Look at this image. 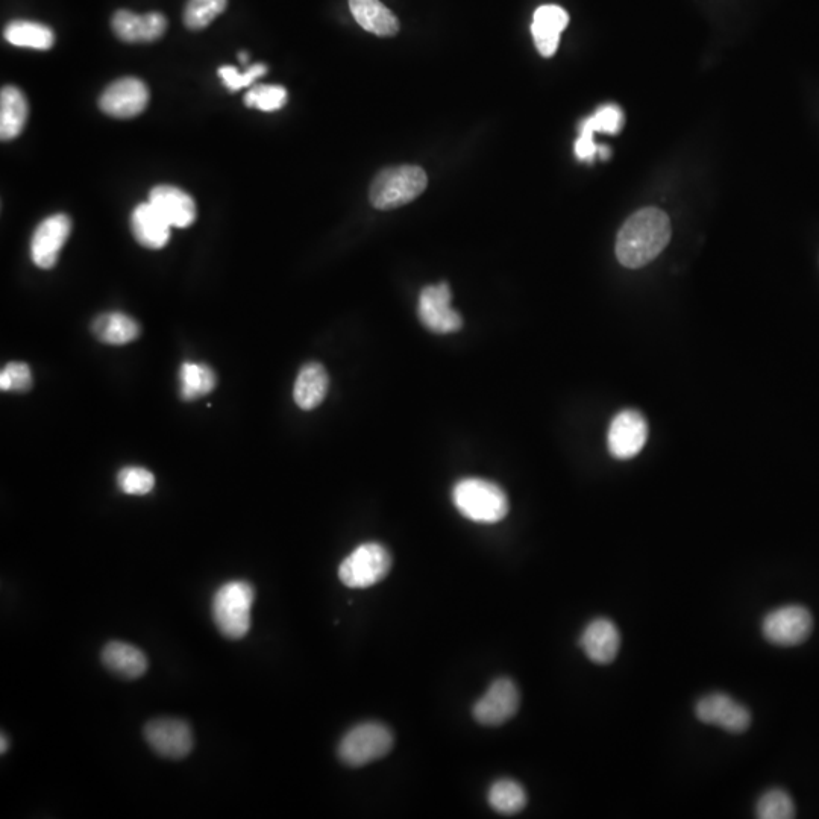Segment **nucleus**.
Segmentation results:
<instances>
[{
	"mask_svg": "<svg viewBox=\"0 0 819 819\" xmlns=\"http://www.w3.org/2000/svg\"><path fill=\"white\" fill-rule=\"evenodd\" d=\"M671 234V220L659 208L636 211L618 233L616 257L628 269L647 266L668 246Z\"/></svg>",
	"mask_w": 819,
	"mask_h": 819,
	"instance_id": "obj_1",
	"label": "nucleus"
},
{
	"mask_svg": "<svg viewBox=\"0 0 819 819\" xmlns=\"http://www.w3.org/2000/svg\"><path fill=\"white\" fill-rule=\"evenodd\" d=\"M452 501L469 521L496 524L509 513V499L498 484L481 478H465L452 489Z\"/></svg>",
	"mask_w": 819,
	"mask_h": 819,
	"instance_id": "obj_2",
	"label": "nucleus"
},
{
	"mask_svg": "<svg viewBox=\"0 0 819 819\" xmlns=\"http://www.w3.org/2000/svg\"><path fill=\"white\" fill-rule=\"evenodd\" d=\"M254 598V587L248 581H228L216 590L211 613L222 636L239 641L248 634Z\"/></svg>",
	"mask_w": 819,
	"mask_h": 819,
	"instance_id": "obj_3",
	"label": "nucleus"
},
{
	"mask_svg": "<svg viewBox=\"0 0 819 819\" xmlns=\"http://www.w3.org/2000/svg\"><path fill=\"white\" fill-rule=\"evenodd\" d=\"M427 184V173L419 166L390 167L378 173L372 182L369 199L378 210H393L415 201Z\"/></svg>",
	"mask_w": 819,
	"mask_h": 819,
	"instance_id": "obj_4",
	"label": "nucleus"
},
{
	"mask_svg": "<svg viewBox=\"0 0 819 819\" xmlns=\"http://www.w3.org/2000/svg\"><path fill=\"white\" fill-rule=\"evenodd\" d=\"M393 747V735L380 722H364L343 736L339 745V757L345 765H368L386 756Z\"/></svg>",
	"mask_w": 819,
	"mask_h": 819,
	"instance_id": "obj_5",
	"label": "nucleus"
},
{
	"mask_svg": "<svg viewBox=\"0 0 819 819\" xmlns=\"http://www.w3.org/2000/svg\"><path fill=\"white\" fill-rule=\"evenodd\" d=\"M392 568V557L380 543L357 546L339 568V578L352 589H366L383 580Z\"/></svg>",
	"mask_w": 819,
	"mask_h": 819,
	"instance_id": "obj_6",
	"label": "nucleus"
},
{
	"mask_svg": "<svg viewBox=\"0 0 819 819\" xmlns=\"http://www.w3.org/2000/svg\"><path fill=\"white\" fill-rule=\"evenodd\" d=\"M451 299V289L446 283L427 286L419 295V321L431 333L452 334L462 330V316L452 308Z\"/></svg>",
	"mask_w": 819,
	"mask_h": 819,
	"instance_id": "obj_7",
	"label": "nucleus"
},
{
	"mask_svg": "<svg viewBox=\"0 0 819 819\" xmlns=\"http://www.w3.org/2000/svg\"><path fill=\"white\" fill-rule=\"evenodd\" d=\"M813 619L803 606H785L774 610L763 619V636L779 647L803 644L812 633Z\"/></svg>",
	"mask_w": 819,
	"mask_h": 819,
	"instance_id": "obj_8",
	"label": "nucleus"
},
{
	"mask_svg": "<svg viewBox=\"0 0 819 819\" xmlns=\"http://www.w3.org/2000/svg\"><path fill=\"white\" fill-rule=\"evenodd\" d=\"M145 739L158 756L166 759H184L193 750L192 728L182 719L160 718L148 722Z\"/></svg>",
	"mask_w": 819,
	"mask_h": 819,
	"instance_id": "obj_9",
	"label": "nucleus"
},
{
	"mask_svg": "<svg viewBox=\"0 0 819 819\" xmlns=\"http://www.w3.org/2000/svg\"><path fill=\"white\" fill-rule=\"evenodd\" d=\"M519 703L521 695L518 686L510 678H498L489 686L486 694L475 703L472 713L475 721L481 725L496 727L516 715Z\"/></svg>",
	"mask_w": 819,
	"mask_h": 819,
	"instance_id": "obj_10",
	"label": "nucleus"
},
{
	"mask_svg": "<svg viewBox=\"0 0 819 819\" xmlns=\"http://www.w3.org/2000/svg\"><path fill=\"white\" fill-rule=\"evenodd\" d=\"M149 90L142 79L122 78L111 82L99 99V107L116 119H131L145 111Z\"/></svg>",
	"mask_w": 819,
	"mask_h": 819,
	"instance_id": "obj_11",
	"label": "nucleus"
},
{
	"mask_svg": "<svg viewBox=\"0 0 819 819\" xmlns=\"http://www.w3.org/2000/svg\"><path fill=\"white\" fill-rule=\"evenodd\" d=\"M647 439V419L636 410H624L610 424L607 445L615 459L628 460L642 451Z\"/></svg>",
	"mask_w": 819,
	"mask_h": 819,
	"instance_id": "obj_12",
	"label": "nucleus"
},
{
	"mask_svg": "<svg viewBox=\"0 0 819 819\" xmlns=\"http://www.w3.org/2000/svg\"><path fill=\"white\" fill-rule=\"evenodd\" d=\"M695 715L704 724L718 725L728 733H742L750 727L751 713L747 707L725 694L706 695L695 706Z\"/></svg>",
	"mask_w": 819,
	"mask_h": 819,
	"instance_id": "obj_13",
	"label": "nucleus"
},
{
	"mask_svg": "<svg viewBox=\"0 0 819 819\" xmlns=\"http://www.w3.org/2000/svg\"><path fill=\"white\" fill-rule=\"evenodd\" d=\"M72 231V220L66 214H54L44 219L31 240V257L35 266L52 269Z\"/></svg>",
	"mask_w": 819,
	"mask_h": 819,
	"instance_id": "obj_14",
	"label": "nucleus"
},
{
	"mask_svg": "<svg viewBox=\"0 0 819 819\" xmlns=\"http://www.w3.org/2000/svg\"><path fill=\"white\" fill-rule=\"evenodd\" d=\"M114 34L125 43H152L160 40L167 28L166 16L161 13L135 14L119 10L111 19Z\"/></svg>",
	"mask_w": 819,
	"mask_h": 819,
	"instance_id": "obj_15",
	"label": "nucleus"
},
{
	"mask_svg": "<svg viewBox=\"0 0 819 819\" xmlns=\"http://www.w3.org/2000/svg\"><path fill=\"white\" fill-rule=\"evenodd\" d=\"M580 645L592 662L597 665H609L618 656L621 634L610 619H595L584 628Z\"/></svg>",
	"mask_w": 819,
	"mask_h": 819,
	"instance_id": "obj_16",
	"label": "nucleus"
},
{
	"mask_svg": "<svg viewBox=\"0 0 819 819\" xmlns=\"http://www.w3.org/2000/svg\"><path fill=\"white\" fill-rule=\"evenodd\" d=\"M569 23V14L559 5L537 8L531 25L534 44L542 57L550 58L559 49L560 35Z\"/></svg>",
	"mask_w": 819,
	"mask_h": 819,
	"instance_id": "obj_17",
	"label": "nucleus"
},
{
	"mask_svg": "<svg viewBox=\"0 0 819 819\" xmlns=\"http://www.w3.org/2000/svg\"><path fill=\"white\" fill-rule=\"evenodd\" d=\"M149 202L175 228H187L196 220V204L189 193L178 187L157 186L151 190Z\"/></svg>",
	"mask_w": 819,
	"mask_h": 819,
	"instance_id": "obj_18",
	"label": "nucleus"
},
{
	"mask_svg": "<svg viewBox=\"0 0 819 819\" xmlns=\"http://www.w3.org/2000/svg\"><path fill=\"white\" fill-rule=\"evenodd\" d=\"M170 223L151 204H140L132 211L131 230L135 240L148 249H161L169 243Z\"/></svg>",
	"mask_w": 819,
	"mask_h": 819,
	"instance_id": "obj_19",
	"label": "nucleus"
},
{
	"mask_svg": "<svg viewBox=\"0 0 819 819\" xmlns=\"http://www.w3.org/2000/svg\"><path fill=\"white\" fill-rule=\"evenodd\" d=\"M328 386H330V378H328L327 369L321 363L310 361L304 364L296 378L295 387H293V398H295L296 405L305 412L313 410L324 401Z\"/></svg>",
	"mask_w": 819,
	"mask_h": 819,
	"instance_id": "obj_20",
	"label": "nucleus"
},
{
	"mask_svg": "<svg viewBox=\"0 0 819 819\" xmlns=\"http://www.w3.org/2000/svg\"><path fill=\"white\" fill-rule=\"evenodd\" d=\"M102 663L108 671L125 680H135L148 671V657L139 648L126 642L113 641L102 650Z\"/></svg>",
	"mask_w": 819,
	"mask_h": 819,
	"instance_id": "obj_21",
	"label": "nucleus"
},
{
	"mask_svg": "<svg viewBox=\"0 0 819 819\" xmlns=\"http://www.w3.org/2000/svg\"><path fill=\"white\" fill-rule=\"evenodd\" d=\"M355 22L378 37H393L399 32V22L395 14L384 7L380 0H349Z\"/></svg>",
	"mask_w": 819,
	"mask_h": 819,
	"instance_id": "obj_22",
	"label": "nucleus"
},
{
	"mask_svg": "<svg viewBox=\"0 0 819 819\" xmlns=\"http://www.w3.org/2000/svg\"><path fill=\"white\" fill-rule=\"evenodd\" d=\"M29 107L22 90L13 85L2 88L0 93V139L4 142L22 134L28 120Z\"/></svg>",
	"mask_w": 819,
	"mask_h": 819,
	"instance_id": "obj_23",
	"label": "nucleus"
},
{
	"mask_svg": "<svg viewBox=\"0 0 819 819\" xmlns=\"http://www.w3.org/2000/svg\"><path fill=\"white\" fill-rule=\"evenodd\" d=\"M96 339L107 345H126L139 339L142 328L139 322L123 313H104L91 325Z\"/></svg>",
	"mask_w": 819,
	"mask_h": 819,
	"instance_id": "obj_24",
	"label": "nucleus"
},
{
	"mask_svg": "<svg viewBox=\"0 0 819 819\" xmlns=\"http://www.w3.org/2000/svg\"><path fill=\"white\" fill-rule=\"evenodd\" d=\"M5 40L19 48L48 51L54 46L55 34L49 26L29 20H13L4 32Z\"/></svg>",
	"mask_w": 819,
	"mask_h": 819,
	"instance_id": "obj_25",
	"label": "nucleus"
},
{
	"mask_svg": "<svg viewBox=\"0 0 819 819\" xmlns=\"http://www.w3.org/2000/svg\"><path fill=\"white\" fill-rule=\"evenodd\" d=\"M216 387V374L207 364L184 363L179 369V395L184 401L207 396Z\"/></svg>",
	"mask_w": 819,
	"mask_h": 819,
	"instance_id": "obj_26",
	"label": "nucleus"
},
{
	"mask_svg": "<svg viewBox=\"0 0 819 819\" xmlns=\"http://www.w3.org/2000/svg\"><path fill=\"white\" fill-rule=\"evenodd\" d=\"M489 804L496 812L513 815L527 806V794L515 780H498L489 791Z\"/></svg>",
	"mask_w": 819,
	"mask_h": 819,
	"instance_id": "obj_27",
	"label": "nucleus"
},
{
	"mask_svg": "<svg viewBox=\"0 0 819 819\" xmlns=\"http://www.w3.org/2000/svg\"><path fill=\"white\" fill-rule=\"evenodd\" d=\"M228 0H189L184 8V25L192 31H201L226 10Z\"/></svg>",
	"mask_w": 819,
	"mask_h": 819,
	"instance_id": "obj_28",
	"label": "nucleus"
},
{
	"mask_svg": "<svg viewBox=\"0 0 819 819\" xmlns=\"http://www.w3.org/2000/svg\"><path fill=\"white\" fill-rule=\"evenodd\" d=\"M756 813L760 819H791L795 816V804L788 792L771 789L757 801Z\"/></svg>",
	"mask_w": 819,
	"mask_h": 819,
	"instance_id": "obj_29",
	"label": "nucleus"
},
{
	"mask_svg": "<svg viewBox=\"0 0 819 819\" xmlns=\"http://www.w3.org/2000/svg\"><path fill=\"white\" fill-rule=\"evenodd\" d=\"M287 102V90L281 85H257L245 95V105L261 111H277Z\"/></svg>",
	"mask_w": 819,
	"mask_h": 819,
	"instance_id": "obj_30",
	"label": "nucleus"
},
{
	"mask_svg": "<svg viewBox=\"0 0 819 819\" xmlns=\"http://www.w3.org/2000/svg\"><path fill=\"white\" fill-rule=\"evenodd\" d=\"M117 484L122 492L128 495H148L155 487V477L151 471L137 466L123 468L117 475Z\"/></svg>",
	"mask_w": 819,
	"mask_h": 819,
	"instance_id": "obj_31",
	"label": "nucleus"
},
{
	"mask_svg": "<svg viewBox=\"0 0 819 819\" xmlns=\"http://www.w3.org/2000/svg\"><path fill=\"white\" fill-rule=\"evenodd\" d=\"M622 125H624V114H622L621 108L616 107V105H606V107H601L594 116L584 120L580 128L589 129L594 134H597V132L618 134Z\"/></svg>",
	"mask_w": 819,
	"mask_h": 819,
	"instance_id": "obj_32",
	"label": "nucleus"
},
{
	"mask_svg": "<svg viewBox=\"0 0 819 819\" xmlns=\"http://www.w3.org/2000/svg\"><path fill=\"white\" fill-rule=\"evenodd\" d=\"M266 72L267 67L264 64H252L243 73L233 66H222L217 73H219L223 85L234 93V91L242 90V88L254 84L258 78L266 75Z\"/></svg>",
	"mask_w": 819,
	"mask_h": 819,
	"instance_id": "obj_33",
	"label": "nucleus"
},
{
	"mask_svg": "<svg viewBox=\"0 0 819 819\" xmlns=\"http://www.w3.org/2000/svg\"><path fill=\"white\" fill-rule=\"evenodd\" d=\"M32 387V374L28 364L13 361L0 374V389L5 392H28Z\"/></svg>",
	"mask_w": 819,
	"mask_h": 819,
	"instance_id": "obj_34",
	"label": "nucleus"
},
{
	"mask_svg": "<svg viewBox=\"0 0 819 819\" xmlns=\"http://www.w3.org/2000/svg\"><path fill=\"white\" fill-rule=\"evenodd\" d=\"M594 132L580 128V137L575 143V155L578 160L592 161L598 155V146L595 145Z\"/></svg>",
	"mask_w": 819,
	"mask_h": 819,
	"instance_id": "obj_35",
	"label": "nucleus"
},
{
	"mask_svg": "<svg viewBox=\"0 0 819 819\" xmlns=\"http://www.w3.org/2000/svg\"><path fill=\"white\" fill-rule=\"evenodd\" d=\"M0 744H2V748H0V753L2 754L7 753L8 747H10V742H8V738L7 735H5V733H2V742H0Z\"/></svg>",
	"mask_w": 819,
	"mask_h": 819,
	"instance_id": "obj_36",
	"label": "nucleus"
},
{
	"mask_svg": "<svg viewBox=\"0 0 819 819\" xmlns=\"http://www.w3.org/2000/svg\"><path fill=\"white\" fill-rule=\"evenodd\" d=\"M598 155L606 160V158L610 157V149L607 146H598Z\"/></svg>",
	"mask_w": 819,
	"mask_h": 819,
	"instance_id": "obj_37",
	"label": "nucleus"
},
{
	"mask_svg": "<svg viewBox=\"0 0 819 819\" xmlns=\"http://www.w3.org/2000/svg\"><path fill=\"white\" fill-rule=\"evenodd\" d=\"M239 60H240V63H242V64H243V66H248V63H249V55H248V54H246V52H240V54H239Z\"/></svg>",
	"mask_w": 819,
	"mask_h": 819,
	"instance_id": "obj_38",
	"label": "nucleus"
}]
</instances>
